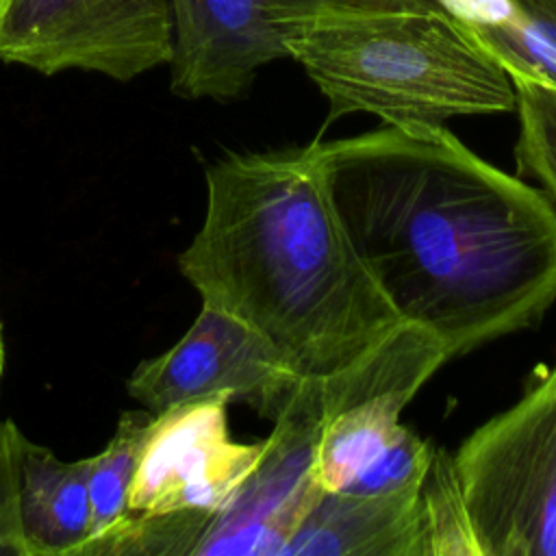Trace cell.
Wrapping results in <instances>:
<instances>
[{
  "instance_id": "cell-13",
  "label": "cell",
  "mask_w": 556,
  "mask_h": 556,
  "mask_svg": "<svg viewBox=\"0 0 556 556\" xmlns=\"http://www.w3.org/2000/svg\"><path fill=\"white\" fill-rule=\"evenodd\" d=\"M150 419V410L122 413L104 450L89 456L87 495L91 506V541L87 556H115L128 517V489Z\"/></svg>"
},
{
  "instance_id": "cell-11",
  "label": "cell",
  "mask_w": 556,
  "mask_h": 556,
  "mask_svg": "<svg viewBox=\"0 0 556 556\" xmlns=\"http://www.w3.org/2000/svg\"><path fill=\"white\" fill-rule=\"evenodd\" d=\"M11 521L20 556H87L89 458L65 463L4 419Z\"/></svg>"
},
{
  "instance_id": "cell-3",
  "label": "cell",
  "mask_w": 556,
  "mask_h": 556,
  "mask_svg": "<svg viewBox=\"0 0 556 556\" xmlns=\"http://www.w3.org/2000/svg\"><path fill=\"white\" fill-rule=\"evenodd\" d=\"M285 46L326 96L328 122L371 113L391 126H443L517 106L504 65L441 7L319 15L289 26Z\"/></svg>"
},
{
  "instance_id": "cell-5",
  "label": "cell",
  "mask_w": 556,
  "mask_h": 556,
  "mask_svg": "<svg viewBox=\"0 0 556 556\" xmlns=\"http://www.w3.org/2000/svg\"><path fill=\"white\" fill-rule=\"evenodd\" d=\"M480 556H556V365L454 454Z\"/></svg>"
},
{
  "instance_id": "cell-20",
  "label": "cell",
  "mask_w": 556,
  "mask_h": 556,
  "mask_svg": "<svg viewBox=\"0 0 556 556\" xmlns=\"http://www.w3.org/2000/svg\"><path fill=\"white\" fill-rule=\"evenodd\" d=\"M4 361H7V350H4V328H2V315H0V371L4 374Z\"/></svg>"
},
{
  "instance_id": "cell-21",
  "label": "cell",
  "mask_w": 556,
  "mask_h": 556,
  "mask_svg": "<svg viewBox=\"0 0 556 556\" xmlns=\"http://www.w3.org/2000/svg\"><path fill=\"white\" fill-rule=\"evenodd\" d=\"M0 378H2V371H0Z\"/></svg>"
},
{
  "instance_id": "cell-9",
  "label": "cell",
  "mask_w": 556,
  "mask_h": 556,
  "mask_svg": "<svg viewBox=\"0 0 556 556\" xmlns=\"http://www.w3.org/2000/svg\"><path fill=\"white\" fill-rule=\"evenodd\" d=\"M321 432V380L302 378L263 450L224 508L206 523L191 556H282L313 491Z\"/></svg>"
},
{
  "instance_id": "cell-19",
  "label": "cell",
  "mask_w": 556,
  "mask_h": 556,
  "mask_svg": "<svg viewBox=\"0 0 556 556\" xmlns=\"http://www.w3.org/2000/svg\"><path fill=\"white\" fill-rule=\"evenodd\" d=\"M467 26H491L510 17L508 0H434Z\"/></svg>"
},
{
  "instance_id": "cell-14",
  "label": "cell",
  "mask_w": 556,
  "mask_h": 556,
  "mask_svg": "<svg viewBox=\"0 0 556 556\" xmlns=\"http://www.w3.org/2000/svg\"><path fill=\"white\" fill-rule=\"evenodd\" d=\"M508 2V20L491 26H469L471 33L513 78L556 89V0Z\"/></svg>"
},
{
  "instance_id": "cell-8",
  "label": "cell",
  "mask_w": 556,
  "mask_h": 556,
  "mask_svg": "<svg viewBox=\"0 0 556 556\" xmlns=\"http://www.w3.org/2000/svg\"><path fill=\"white\" fill-rule=\"evenodd\" d=\"M300 380L258 330L202 304L169 350L132 369L126 391L152 415L187 402L226 397L276 419Z\"/></svg>"
},
{
  "instance_id": "cell-17",
  "label": "cell",
  "mask_w": 556,
  "mask_h": 556,
  "mask_svg": "<svg viewBox=\"0 0 556 556\" xmlns=\"http://www.w3.org/2000/svg\"><path fill=\"white\" fill-rule=\"evenodd\" d=\"M430 458V441L400 424L391 441L341 491L361 495L417 493Z\"/></svg>"
},
{
  "instance_id": "cell-15",
  "label": "cell",
  "mask_w": 556,
  "mask_h": 556,
  "mask_svg": "<svg viewBox=\"0 0 556 556\" xmlns=\"http://www.w3.org/2000/svg\"><path fill=\"white\" fill-rule=\"evenodd\" d=\"M421 556H480L454 456L432 450L419 493Z\"/></svg>"
},
{
  "instance_id": "cell-7",
  "label": "cell",
  "mask_w": 556,
  "mask_h": 556,
  "mask_svg": "<svg viewBox=\"0 0 556 556\" xmlns=\"http://www.w3.org/2000/svg\"><path fill=\"white\" fill-rule=\"evenodd\" d=\"M443 343L408 321L321 380L313 480L341 491L397 432L400 415L447 361Z\"/></svg>"
},
{
  "instance_id": "cell-4",
  "label": "cell",
  "mask_w": 556,
  "mask_h": 556,
  "mask_svg": "<svg viewBox=\"0 0 556 556\" xmlns=\"http://www.w3.org/2000/svg\"><path fill=\"white\" fill-rule=\"evenodd\" d=\"M228 404L226 397H208L152 415L115 556H191L206 523L263 450V441L239 443L230 437Z\"/></svg>"
},
{
  "instance_id": "cell-1",
  "label": "cell",
  "mask_w": 556,
  "mask_h": 556,
  "mask_svg": "<svg viewBox=\"0 0 556 556\" xmlns=\"http://www.w3.org/2000/svg\"><path fill=\"white\" fill-rule=\"evenodd\" d=\"M332 206L402 321L447 356L534 326L556 300V208L445 126L315 141Z\"/></svg>"
},
{
  "instance_id": "cell-12",
  "label": "cell",
  "mask_w": 556,
  "mask_h": 556,
  "mask_svg": "<svg viewBox=\"0 0 556 556\" xmlns=\"http://www.w3.org/2000/svg\"><path fill=\"white\" fill-rule=\"evenodd\" d=\"M417 493L361 495L315 486L282 556H421Z\"/></svg>"
},
{
  "instance_id": "cell-10",
  "label": "cell",
  "mask_w": 556,
  "mask_h": 556,
  "mask_svg": "<svg viewBox=\"0 0 556 556\" xmlns=\"http://www.w3.org/2000/svg\"><path fill=\"white\" fill-rule=\"evenodd\" d=\"M169 89L182 100H235L256 72L289 59L265 0H169Z\"/></svg>"
},
{
  "instance_id": "cell-6",
  "label": "cell",
  "mask_w": 556,
  "mask_h": 556,
  "mask_svg": "<svg viewBox=\"0 0 556 556\" xmlns=\"http://www.w3.org/2000/svg\"><path fill=\"white\" fill-rule=\"evenodd\" d=\"M172 54L169 0H0V61L128 83Z\"/></svg>"
},
{
  "instance_id": "cell-2",
  "label": "cell",
  "mask_w": 556,
  "mask_h": 556,
  "mask_svg": "<svg viewBox=\"0 0 556 556\" xmlns=\"http://www.w3.org/2000/svg\"><path fill=\"white\" fill-rule=\"evenodd\" d=\"M204 178V219L178 269L300 378L345 367L402 321L343 230L315 143L226 154Z\"/></svg>"
},
{
  "instance_id": "cell-16",
  "label": "cell",
  "mask_w": 556,
  "mask_h": 556,
  "mask_svg": "<svg viewBox=\"0 0 556 556\" xmlns=\"http://www.w3.org/2000/svg\"><path fill=\"white\" fill-rule=\"evenodd\" d=\"M513 83L519 115L517 174L532 178L556 208V89L526 78Z\"/></svg>"
},
{
  "instance_id": "cell-18",
  "label": "cell",
  "mask_w": 556,
  "mask_h": 556,
  "mask_svg": "<svg viewBox=\"0 0 556 556\" xmlns=\"http://www.w3.org/2000/svg\"><path fill=\"white\" fill-rule=\"evenodd\" d=\"M271 20L280 26L282 35L289 26L330 13H361V11H389V9H424L439 7L434 0H265Z\"/></svg>"
}]
</instances>
